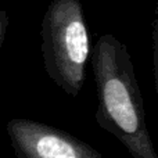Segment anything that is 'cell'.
<instances>
[{"instance_id": "obj_2", "label": "cell", "mask_w": 158, "mask_h": 158, "mask_svg": "<svg viewBox=\"0 0 158 158\" xmlns=\"http://www.w3.org/2000/svg\"><path fill=\"white\" fill-rule=\"evenodd\" d=\"M42 56L47 75L69 97L81 93L90 57L81 0H52L42 18Z\"/></svg>"}, {"instance_id": "obj_3", "label": "cell", "mask_w": 158, "mask_h": 158, "mask_svg": "<svg viewBox=\"0 0 158 158\" xmlns=\"http://www.w3.org/2000/svg\"><path fill=\"white\" fill-rule=\"evenodd\" d=\"M6 129L17 158H103L74 135L38 121L14 118Z\"/></svg>"}, {"instance_id": "obj_4", "label": "cell", "mask_w": 158, "mask_h": 158, "mask_svg": "<svg viewBox=\"0 0 158 158\" xmlns=\"http://www.w3.org/2000/svg\"><path fill=\"white\" fill-rule=\"evenodd\" d=\"M7 28H8V14L4 8L0 7V53H2L3 44H4Z\"/></svg>"}, {"instance_id": "obj_1", "label": "cell", "mask_w": 158, "mask_h": 158, "mask_svg": "<svg viewBox=\"0 0 158 158\" xmlns=\"http://www.w3.org/2000/svg\"><path fill=\"white\" fill-rule=\"evenodd\" d=\"M92 69L98 126L117 137L133 158H158L128 47L112 33L101 35L92 49Z\"/></svg>"}]
</instances>
